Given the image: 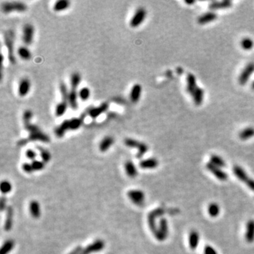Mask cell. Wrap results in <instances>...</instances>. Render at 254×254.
Instances as JSON below:
<instances>
[{"instance_id": "18", "label": "cell", "mask_w": 254, "mask_h": 254, "mask_svg": "<svg viewBox=\"0 0 254 254\" xmlns=\"http://www.w3.org/2000/svg\"><path fill=\"white\" fill-rule=\"evenodd\" d=\"M217 14H215L213 11H208L206 12L201 15V16H199L198 19V22L199 24L204 25L207 24L208 23H210L213 20L217 19Z\"/></svg>"}, {"instance_id": "7", "label": "cell", "mask_w": 254, "mask_h": 254, "mask_svg": "<svg viewBox=\"0 0 254 254\" xmlns=\"http://www.w3.org/2000/svg\"><path fill=\"white\" fill-rule=\"evenodd\" d=\"M128 197L136 206H143L145 202V194L140 190H131L128 192Z\"/></svg>"}, {"instance_id": "45", "label": "cell", "mask_w": 254, "mask_h": 254, "mask_svg": "<svg viewBox=\"0 0 254 254\" xmlns=\"http://www.w3.org/2000/svg\"><path fill=\"white\" fill-rule=\"evenodd\" d=\"M32 167L34 171H40L42 170L45 167V163L43 161L40 160H33L31 163Z\"/></svg>"}, {"instance_id": "31", "label": "cell", "mask_w": 254, "mask_h": 254, "mask_svg": "<svg viewBox=\"0 0 254 254\" xmlns=\"http://www.w3.org/2000/svg\"><path fill=\"white\" fill-rule=\"evenodd\" d=\"M207 212L210 217H216L220 212V207L216 203H211L207 206Z\"/></svg>"}, {"instance_id": "39", "label": "cell", "mask_w": 254, "mask_h": 254, "mask_svg": "<svg viewBox=\"0 0 254 254\" xmlns=\"http://www.w3.org/2000/svg\"><path fill=\"white\" fill-rule=\"evenodd\" d=\"M37 148H38V150L40 151L41 158H42V161L44 162L45 163H48V162L50 161L51 159V155H50V153H49V151L45 149V148H43L42 147H41V146H37Z\"/></svg>"}, {"instance_id": "22", "label": "cell", "mask_w": 254, "mask_h": 254, "mask_svg": "<svg viewBox=\"0 0 254 254\" xmlns=\"http://www.w3.org/2000/svg\"><path fill=\"white\" fill-rule=\"evenodd\" d=\"M233 172H234V174L236 176V177H237V179H239L241 181L246 183V181L249 179V177H248L247 175V174H246V172L244 171V169L242 167H241L240 166L238 165L234 166V168H233Z\"/></svg>"}, {"instance_id": "1", "label": "cell", "mask_w": 254, "mask_h": 254, "mask_svg": "<svg viewBox=\"0 0 254 254\" xmlns=\"http://www.w3.org/2000/svg\"><path fill=\"white\" fill-rule=\"evenodd\" d=\"M5 45L8 51V58L10 63L14 65L16 63V57L14 55V33L11 30H8L4 33Z\"/></svg>"}, {"instance_id": "28", "label": "cell", "mask_w": 254, "mask_h": 254, "mask_svg": "<svg viewBox=\"0 0 254 254\" xmlns=\"http://www.w3.org/2000/svg\"><path fill=\"white\" fill-rule=\"evenodd\" d=\"M30 212L32 216L34 218H38L40 216V207L38 202L36 201H32L30 203Z\"/></svg>"}, {"instance_id": "53", "label": "cell", "mask_w": 254, "mask_h": 254, "mask_svg": "<svg viewBox=\"0 0 254 254\" xmlns=\"http://www.w3.org/2000/svg\"><path fill=\"white\" fill-rule=\"evenodd\" d=\"M185 2L187 4H193L196 2H195V1H185Z\"/></svg>"}, {"instance_id": "5", "label": "cell", "mask_w": 254, "mask_h": 254, "mask_svg": "<svg viewBox=\"0 0 254 254\" xmlns=\"http://www.w3.org/2000/svg\"><path fill=\"white\" fill-rule=\"evenodd\" d=\"M155 238L158 241H164L165 240L168 236V224L167 221L165 218H161L160 222H159V226L158 227L157 232H155Z\"/></svg>"}, {"instance_id": "40", "label": "cell", "mask_w": 254, "mask_h": 254, "mask_svg": "<svg viewBox=\"0 0 254 254\" xmlns=\"http://www.w3.org/2000/svg\"><path fill=\"white\" fill-rule=\"evenodd\" d=\"M78 96L81 100L86 101L87 100H88L90 96H91V91L87 87H83V88H81L80 91H79Z\"/></svg>"}, {"instance_id": "36", "label": "cell", "mask_w": 254, "mask_h": 254, "mask_svg": "<svg viewBox=\"0 0 254 254\" xmlns=\"http://www.w3.org/2000/svg\"><path fill=\"white\" fill-rule=\"evenodd\" d=\"M210 163H211L212 164H213L214 165L218 167H220V168H222V167H225L226 166V163L225 160H223V159L220 157V156H218L217 155H212L211 157H210Z\"/></svg>"}, {"instance_id": "19", "label": "cell", "mask_w": 254, "mask_h": 254, "mask_svg": "<svg viewBox=\"0 0 254 254\" xmlns=\"http://www.w3.org/2000/svg\"><path fill=\"white\" fill-rule=\"evenodd\" d=\"M200 235L196 230H191L189 236V244L191 250H195L199 244Z\"/></svg>"}, {"instance_id": "50", "label": "cell", "mask_w": 254, "mask_h": 254, "mask_svg": "<svg viewBox=\"0 0 254 254\" xmlns=\"http://www.w3.org/2000/svg\"><path fill=\"white\" fill-rule=\"evenodd\" d=\"M0 208H1L2 211H3L4 210L7 208L6 198H4V197L1 198V201H0Z\"/></svg>"}, {"instance_id": "12", "label": "cell", "mask_w": 254, "mask_h": 254, "mask_svg": "<svg viewBox=\"0 0 254 254\" xmlns=\"http://www.w3.org/2000/svg\"><path fill=\"white\" fill-rule=\"evenodd\" d=\"M30 89V83L28 78H23L20 80L19 88H18V93L20 97H25L29 93Z\"/></svg>"}, {"instance_id": "20", "label": "cell", "mask_w": 254, "mask_h": 254, "mask_svg": "<svg viewBox=\"0 0 254 254\" xmlns=\"http://www.w3.org/2000/svg\"><path fill=\"white\" fill-rule=\"evenodd\" d=\"M186 83L187 87L186 90L191 95H193L194 91H196L198 86H196V77L193 74H189L186 77Z\"/></svg>"}, {"instance_id": "29", "label": "cell", "mask_w": 254, "mask_h": 254, "mask_svg": "<svg viewBox=\"0 0 254 254\" xmlns=\"http://www.w3.org/2000/svg\"><path fill=\"white\" fill-rule=\"evenodd\" d=\"M70 6V2L68 0H59L54 4L53 9L55 11H61L67 9Z\"/></svg>"}, {"instance_id": "33", "label": "cell", "mask_w": 254, "mask_h": 254, "mask_svg": "<svg viewBox=\"0 0 254 254\" xmlns=\"http://www.w3.org/2000/svg\"><path fill=\"white\" fill-rule=\"evenodd\" d=\"M17 53L19 57L24 60H29L31 58V52H30V50L26 47H24V46H21V47L18 49Z\"/></svg>"}, {"instance_id": "35", "label": "cell", "mask_w": 254, "mask_h": 254, "mask_svg": "<svg viewBox=\"0 0 254 254\" xmlns=\"http://www.w3.org/2000/svg\"><path fill=\"white\" fill-rule=\"evenodd\" d=\"M81 81V75L78 73L75 72L73 73L72 75L71 76L70 84H71V89L76 90L78 88V85L80 84Z\"/></svg>"}, {"instance_id": "26", "label": "cell", "mask_w": 254, "mask_h": 254, "mask_svg": "<svg viewBox=\"0 0 254 254\" xmlns=\"http://www.w3.org/2000/svg\"><path fill=\"white\" fill-rule=\"evenodd\" d=\"M114 143V138L112 136H106L102 139L99 145V149L101 152H105L109 149L112 145Z\"/></svg>"}, {"instance_id": "54", "label": "cell", "mask_w": 254, "mask_h": 254, "mask_svg": "<svg viewBox=\"0 0 254 254\" xmlns=\"http://www.w3.org/2000/svg\"><path fill=\"white\" fill-rule=\"evenodd\" d=\"M251 88L254 90V81L252 82V84H251Z\"/></svg>"}, {"instance_id": "42", "label": "cell", "mask_w": 254, "mask_h": 254, "mask_svg": "<svg viewBox=\"0 0 254 254\" xmlns=\"http://www.w3.org/2000/svg\"><path fill=\"white\" fill-rule=\"evenodd\" d=\"M60 91L61 96V99L63 101H67L68 102V97L69 91H68L67 87H66V84L64 83H61L60 85Z\"/></svg>"}, {"instance_id": "52", "label": "cell", "mask_w": 254, "mask_h": 254, "mask_svg": "<svg viewBox=\"0 0 254 254\" xmlns=\"http://www.w3.org/2000/svg\"><path fill=\"white\" fill-rule=\"evenodd\" d=\"M82 250H83V248H82L81 246H78L77 247L74 248V250L71 251L69 254H80Z\"/></svg>"}, {"instance_id": "11", "label": "cell", "mask_w": 254, "mask_h": 254, "mask_svg": "<svg viewBox=\"0 0 254 254\" xmlns=\"http://www.w3.org/2000/svg\"><path fill=\"white\" fill-rule=\"evenodd\" d=\"M27 139L28 142H30V141L39 140L43 143H49L50 141V137L46 133H43L42 131H40L34 133H30L28 136V138Z\"/></svg>"}, {"instance_id": "23", "label": "cell", "mask_w": 254, "mask_h": 254, "mask_svg": "<svg viewBox=\"0 0 254 254\" xmlns=\"http://www.w3.org/2000/svg\"><path fill=\"white\" fill-rule=\"evenodd\" d=\"M125 170L127 175L131 178H134L137 176L138 171L132 161L128 160L125 163Z\"/></svg>"}, {"instance_id": "24", "label": "cell", "mask_w": 254, "mask_h": 254, "mask_svg": "<svg viewBox=\"0 0 254 254\" xmlns=\"http://www.w3.org/2000/svg\"><path fill=\"white\" fill-rule=\"evenodd\" d=\"M158 164V161L155 158H149L141 161L139 166L142 169H154L157 167Z\"/></svg>"}, {"instance_id": "48", "label": "cell", "mask_w": 254, "mask_h": 254, "mask_svg": "<svg viewBox=\"0 0 254 254\" xmlns=\"http://www.w3.org/2000/svg\"><path fill=\"white\" fill-rule=\"evenodd\" d=\"M22 169H23V170L25 172H26L28 174L32 173L34 171L33 170L31 163H25L23 164Z\"/></svg>"}, {"instance_id": "15", "label": "cell", "mask_w": 254, "mask_h": 254, "mask_svg": "<svg viewBox=\"0 0 254 254\" xmlns=\"http://www.w3.org/2000/svg\"><path fill=\"white\" fill-rule=\"evenodd\" d=\"M232 2L229 0H223V1L212 2L209 4V8L211 10H217L227 9L232 7Z\"/></svg>"}, {"instance_id": "51", "label": "cell", "mask_w": 254, "mask_h": 254, "mask_svg": "<svg viewBox=\"0 0 254 254\" xmlns=\"http://www.w3.org/2000/svg\"><path fill=\"white\" fill-rule=\"evenodd\" d=\"M248 188L252 191H254V179L249 178L245 183Z\"/></svg>"}, {"instance_id": "44", "label": "cell", "mask_w": 254, "mask_h": 254, "mask_svg": "<svg viewBox=\"0 0 254 254\" xmlns=\"http://www.w3.org/2000/svg\"><path fill=\"white\" fill-rule=\"evenodd\" d=\"M148 150V145H146L145 143L141 142L140 145V146H139V148H138V153H137V155H136L137 158L139 159V158H142L143 156L145 155V153L147 152Z\"/></svg>"}, {"instance_id": "41", "label": "cell", "mask_w": 254, "mask_h": 254, "mask_svg": "<svg viewBox=\"0 0 254 254\" xmlns=\"http://www.w3.org/2000/svg\"><path fill=\"white\" fill-rule=\"evenodd\" d=\"M124 144L129 148H137V149H138V148H139L140 145V142L137 140L133 139V138H128L124 140Z\"/></svg>"}, {"instance_id": "8", "label": "cell", "mask_w": 254, "mask_h": 254, "mask_svg": "<svg viewBox=\"0 0 254 254\" xmlns=\"http://www.w3.org/2000/svg\"><path fill=\"white\" fill-rule=\"evenodd\" d=\"M105 247V242L102 239H97L91 244L87 246L86 248H83L80 254H90L95 252H99L102 251Z\"/></svg>"}, {"instance_id": "38", "label": "cell", "mask_w": 254, "mask_h": 254, "mask_svg": "<svg viewBox=\"0 0 254 254\" xmlns=\"http://www.w3.org/2000/svg\"><path fill=\"white\" fill-rule=\"evenodd\" d=\"M70 121V130L75 131L78 129L83 124V119L81 118L74 117L69 119Z\"/></svg>"}, {"instance_id": "25", "label": "cell", "mask_w": 254, "mask_h": 254, "mask_svg": "<svg viewBox=\"0 0 254 254\" xmlns=\"http://www.w3.org/2000/svg\"><path fill=\"white\" fill-rule=\"evenodd\" d=\"M77 97H78V93H77L76 90L71 89V91H69V93L68 103L69 105H70L71 108L74 110L78 108Z\"/></svg>"}, {"instance_id": "10", "label": "cell", "mask_w": 254, "mask_h": 254, "mask_svg": "<svg viewBox=\"0 0 254 254\" xmlns=\"http://www.w3.org/2000/svg\"><path fill=\"white\" fill-rule=\"evenodd\" d=\"M206 167L207 169V170L210 171V172L213 174L217 179H219V180L225 181L228 178L227 174L223 170H222V169L220 167H218L214 165L213 164H212L211 163H207L206 165Z\"/></svg>"}, {"instance_id": "21", "label": "cell", "mask_w": 254, "mask_h": 254, "mask_svg": "<svg viewBox=\"0 0 254 254\" xmlns=\"http://www.w3.org/2000/svg\"><path fill=\"white\" fill-rule=\"evenodd\" d=\"M13 217H14V210L11 206L7 207V217L5 220L4 229L9 232L11 229L13 225Z\"/></svg>"}, {"instance_id": "14", "label": "cell", "mask_w": 254, "mask_h": 254, "mask_svg": "<svg viewBox=\"0 0 254 254\" xmlns=\"http://www.w3.org/2000/svg\"><path fill=\"white\" fill-rule=\"evenodd\" d=\"M109 105L107 102H103V103L101 104L100 105H99L98 107H94V108H92L89 111V115L91 116V117L93 118V119H96V118L98 117L100 115L102 114V113H104L105 112H106L107 109H108Z\"/></svg>"}, {"instance_id": "49", "label": "cell", "mask_w": 254, "mask_h": 254, "mask_svg": "<svg viewBox=\"0 0 254 254\" xmlns=\"http://www.w3.org/2000/svg\"><path fill=\"white\" fill-rule=\"evenodd\" d=\"M203 254H218L217 251L215 250L212 246L210 245H207L205 246L203 250Z\"/></svg>"}, {"instance_id": "3", "label": "cell", "mask_w": 254, "mask_h": 254, "mask_svg": "<svg viewBox=\"0 0 254 254\" xmlns=\"http://www.w3.org/2000/svg\"><path fill=\"white\" fill-rule=\"evenodd\" d=\"M165 212V209H164L163 207H158V208H156L153 211H151L149 215L148 216V225H149V227L154 234H155V232H157L158 227L156 226V218H158L159 217H160L161 215H164V213Z\"/></svg>"}, {"instance_id": "6", "label": "cell", "mask_w": 254, "mask_h": 254, "mask_svg": "<svg viewBox=\"0 0 254 254\" xmlns=\"http://www.w3.org/2000/svg\"><path fill=\"white\" fill-rule=\"evenodd\" d=\"M254 72V62H250L246 65L238 77V82L242 86L244 85L249 81L251 76Z\"/></svg>"}, {"instance_id": "13", "label": "cell", "mask_w": 254, "mask_h": 254, "mask_svg": "<svg viewBox=\"0 0 254 254\" xmlns=\"http://www.w3.org/2000/svg\"><path fill=\"white\" fill-rule=\"evenodd\" d=\"M69 129H70V121L69 119H66L61 122L60 126L55 128V134L57 138H62L65 133Z\"/></svg>"}, {"instance_id": "46", "label": "cell", "mask_w": 254, "mask_h": 254, "mask_svg": "<svg viewBox=\"0 0 254 254\" xmlns=\"http://www.w3.org/2000/svg\"><path fill=\"white\" fill-rule=\"evenodd\" d=\"M33 117V112L30 111V109H27L24 112L23 114V121H24V124L25 123H28L30 122V120H31Z\"/></svg>"}, {"instance_id": "2", "label": "cell", "mask_w": 254, "mask_h": 254, "mask_svg": "<svg viewBox=\"0 0 254 254\" xmlns=\"http://www.w3.org/2000/svg\"><path fill=\"white\" fill-rule=\"evenodd\" d=\"M27 9V5L22 2H4L2 5V10L5 14L13 11L24 12Z\"/></svg>"}, {"instance_id": "17", "label": "cell", "mask_w": 254, "mask_h": 254, "mask_svg": "<svg viewBox=\"0 0 254 254\" xmlns=\"http://www.w3.org/2000/svg\"><path fill=\"white\" fill-rule=\"evenodd\" d=\"M141 93H142V87L140 84H135L132 87L130 93V100L133 103H136L139 100Z\"/></svg>"}, {"instance_id": "30", "label": "cell", "mask_w": 254, "mask_h": 254, "mask_svg": "<svg viewBox=\"0 0 254 254\" xmlns=\"http://www.w3.org/2000/svg\"><path fill=\"white\" fill-rule=\"evenodd\" d=\"M254 136V128L253 127H247L243 129L242 131L239 133V138L240 139L243 140H246L248 139H250L252 137Z\"/></svg>"}, {"instance_id": "16", "label": "cell", "mask_w": 254, "mask_h": 254, "mask_svg": "<svg viewBox=\"0 0 254 254\" xmlns=\"http://www.w3.org/2000/svg\"><path fill=\"white\" fill-rule=\"evenodd\" d=\"M245 238L248 243L254 242V220H248L246 224Z\"/></svg>"}, {"instance_id": "27", "label": "cell", "mask_w": 254, "mask_h": 254, "mask_svg": "<svg viewBox=\"0 0 254 254\" xmlns=\"http://www.w3.org/2000/svg\"><path fill=\"white\" fill-rule=\"evenodd\" d=\"M194 98V103L196 105H200L202 104L204 97V91L202 88L198 87L194 93L192 95Z\"/></svg>"}, {"instance_id": "32", "label": "cell", "mask_w": 254, "mask_h": 254, "mask_svg": "<svg viewBox=\"0 0 254 254\" xmlns=\"http://www.w3.org/2000/svg\"><path fill=\"white\" fill-rule=\"evenodd\" d=\"M67 101H61L56 106L55 108V115L56 117H61L65 114L68 107Z\"/></svg>"}, {"instance_id": "37", "label": "cell", "mask_w": 254, "mask_h": 254, "mask_svg": "<svg viewBox=\"0 0 254 254\" xmlns=\"http://www.w3.org/2000/svg\"><path fill=\"white\" fill-rule=\"evenodd\" d=\"M254 42L250 38H244L241 41V47L244 50H250L253 47Z\"/></svg>"}, {"instance_id": "9", "label": "cell", "mask_w": 254, "mask_h": 254, "mask_svg": "<svg viewBox=\"0 0 254 254\" xmlns=\"http://www.w3.org/2000/svg\"><path fill=\"white\" fill-rule=\"evenodd\" d=\"M35 29L33 25L30 24H26L23 28L22 40L25 45L31 44L34 36Z\"/></svg>"}, {"instance_id": "34", "label": "cell", "mask_w": 254, "mask_h": 254, "mask_svg": "<svg viewBox=\"0 0 254 254\" xmlns=\"http://www.w3.org/2000/svg\"><path fill=\"white\" fill-rule=\"evenodd\" d=\"M14 247V242L11 239L6 241L2 245L0 251V254H8Z\"/></svg>"}, {"instance_id": "4", "label": "cell", "mask_w": 254, "mask_h": 254, "mask_svg": "<svg viewBox=\"0 0 254 254\" xmlns=\"http://www.w3.org/2000/svg\"><path fill=\"white\" fill-rule=\"evenodd\" d=\"M146 15H147V11L144 8H143V7L138 8L130 20L129 24L131 27L136 28L139 26L140 24H142V23L144 21L145 19Z\"/></svg>"}, {"instance_id": "47", "label": "cell", "mask_w": 254, "mask_h": 254, "mask_svg": "<svg viewBox=\"0 0 254 254\" xmlns=\"http://www.w3.org/2000/svg\"><path fill=\"white\" fill-rule=\"evenodd\" d=\"M25 156L28 159L30 160H35V158L37 157V154L34 150L32 149H28L25 151Z\"/></svg>"}, {"instance_id": "43", "label": "cell", "mask_w": 254, "mask_h": 254, "mask_svg": "<svg viewBox=\"0 0 254 254\" xmlns=\"http://www.w3.org/2000/svg\"><path fill=\"white\" fill-rule=\"evenodd\" d=\"M12 189L11 183L8 181H3L1 184V191L2 194H6L9 193Z\"/></svg>"}]
</instances>
